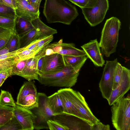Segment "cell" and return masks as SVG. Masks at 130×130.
Listing matches in <instances>:
<instances>
[{"mask_svg":"<svg viewBox=\"0 0 130 130\" xmlns=\"http://www.w3.org/2000/svg\"><path fill=\"white\" fill-rule=\"evenodd\" d=\"M68 98L84 119L92 125L100 122L93 114L84 97L80 92L71 88H65Z\"/></svg>","mask_w":130,"mask_h":130,"instance_id":"7","label":"cell"},{"mask_svg":"<svg viewBox=\"0 0 130 130\" xmlns=\"http://www.w3.org/2000/svg\"><path fill=\"white\" fill-rule=\"evenodd\" d=\"M43 13L49 23L70 25L78 15L76 7L66 0H45Z\"/></svg>","mask_w":130,"mask_h":130,"instance_id":"1","label":"cell"},{"mask_svg":"<svg viewBox=\"0 0 130 130\" xmlns=\"http://www.w3.org/2000/svg\"><path fill=\"white\" fill-rule=\"evenodd\" d=\"M57 92L62 103L63 113L74 115L85 120L69 99L65 88L60 89Z\"/></svg>","mask_w":130,"mask_h":130,"instance_id":"18","label":"cell"},{"mask_svg":"<svg viewBox=\"0 0 130 130\" xmlns=\"http://www.w3.org/2000/svg\"><path fill=\"white\" fill-rule=\"evenodd\" d=\"M118 62L117 58L112 61H106L99 86L102 95L108 100L113 90L114 75Z\"/></svg>","mask_w":130,"mask_h":130,"instance_id":"9","label":"cell"},{"mask_svg":"<svg viewBox=\"0 0 130 130\" xmlns=\"http://www.w3.org/2000/svg\"><path fill=\"white\" fill-rule=\"evenodd\" d=\"M15 10L17 16L30 22L39 17V8L30 4L27 0H17Z\"/></svg>","mask_w":130,"mask_h":130,"instance_id":"13","label":"cell"},{"mask_svg":"<svg viewBox=\"0 0 130 130\" xmlns=\"http://www.w3.org/2000/svg\"><path fill=\"white\" fill-rule=\"evenodd\" d=\"M28 2L33 6L39 8V6L37 3V0H27Z\"/></svg>","mask_w":130,"mask_h":130,"instance_id":"45","label":"cell"},{"mask_svg":"<svg viewBox=\"0 0 130 130\" xmlns=\"http://www.w3.org/2000/svg\"><path fill=\"white\" fill-rule=\"evenodd\" d=\"M0 4H4L0 0Z\"/></svg>","mask_w":130,"mask_h":130,"instance_id":"47","label":"cell"},{"mask_svg":"<svg viewBox=\"0 0 130 130\" xmlns=\"http://www.w3.org/2000/svg\"><path fill=\"white\" fill-rule=\"evenodd\" d=\"M123 73V66L118 62L115 71L113 90L115 89L120 84L122 79Z\"/></svg>","mask_w":130,"mask_h":130,"instance_id":"29","label":"cell"},{"mask_svg":"<svg viewBox=\"0 0 130 130\" xmlns=\"http://www.w3.org/2000/svg\"><path fill=\"white\" fill-rule=\"evenodd\" d=\"M63 57L66 65L72 67L77 72H79L88 58L86 56L63 55Z\"/></svg>","mask_w":130,"mask_h":130,"instance_id":"21","label":"cell"},{"mask_svg":"<svg viewBox=\"0 0 130 130\" xmlns=\"http://www.w3.org/2000/svg\"><path fill=\"white\" fill-rule=\"evenodd\" d=\"M38 106L29 109L33 115L34 129H49L47 121L54 120V113L48 103V96L44 93H38Z\"/></svg>","mask_w":130,"mask_h":130,"instance_id":"5","label":"cell"},{"mask_svg":"<svg viewBox=\"0 0 130 130\" xmlns=\"http://www.w3.org/2000/svg\"><path fill=\"white\" fill-rule=\"evenodd\" d=\"M13 112L14 116L21 126L22 130H33V114L29 110L16 104Z\"/></svg>","mask_w":130,"mask_h":130,"instance_id":"16","label":"cell"},{"mask_svg":"<svg viewBox=\"0 0 130 130\" xmlns=\"http://www.w3.org/2000/svg\"><path fill=\"white\" fill-rule=\"evenodd\" d=\"M31 22L37 32L38 39L53 35L57 33L56 30L51 28L44 24L41 20L39 17L33 20Z\"/></svg>","mask_w":130,"mask_h":130,"instance_id":"19","label":"cell"},{"mask_svg":"<svg viewBox=\"0 0 130 130\" xmlns=\"http://www.w3.org/2000/svg\"><path fill=\"white\" fill-rule=\"evenodd\" d=\"M38 58L34 56L28 59L24 69L20 76L28 81L34 80H38V74L37 69Z\"/></svg>","mask_w":130,"mask_h":130,"instance_id":"17","label":"cell"},{"mask_svg":"<svg viewBox=\"0 0 130 130\" xmlns=\"http://www.w3.org/2000/svg\"><path fill=\"white\" fill-rule=\"evenodd\" d=\"M19 60L16 55L12 57L0 61V70H12L13 64Z\"/></svg>","mask_w":130,"mask_h":130,"instance_id":"27","label":"cell"},{"mask_svg":"<svg viewBox=\"0 0 130 130\" xmlns=\"http://www.w3.org/2000/svg\"><path fill=\"white\" fill-rule=\"evenodd\" d=\"M4 4L10 7L15 9L16 8L17 0H0Z\"/></svg>","mask_w":130,"mask_h":130,"instance_id":"41","label":"cell"},{"mask_svg":"<svg viewBox=\"0 0 130 130\" xmlns=\"http://www.w3.org/2000/svg\"><path fill=\"white\" fill-rule=\"evenodd\" d=\"M79 74V72L66 66L63 69L55 73L38 75V81L45 86L71 88L77 82Z\"/></svg>","mask_w":130,"mask_h":130,"instance_id":"3","label":"cell"},{"mask_svg":"<svg viewBox=\"0 0 130 130\" xmlns=\"http://www.w3.org/2000/svg\"><path fill=\"white\" fill-rule=\"evenodd\" d=\"M38 38L37 32L34 28L27 34L19 37V49L26 46Z\"/></svg>","mask_w":130,"mask_h":130,"instance_id":"23","label":"cell"},{"mask_svg":"<svg viewBox=\"0 0 130 130\" xmlns=\"http://www.w3.org/2000/svg\"><path fill=\"white\" fill-rule=\"evenodd\" d=\"M9 52L8 49L5 47L0 50V55L6 54Z\"/></svg>","mask_w":130,"mask_h":130,"instance_id":"44","label":"cell"},{"mask_svg":"<svg viewBox=\"0 0 130 130\" xmlns=\"http://www.w3.org/2000/svg\"><path fill=\"white\" fill-rule=\"evenodd\" d=\"M27 59L19 60L13 64L12 69V75L21 76Z\"/></svg>","mask_w":130,"mask_h":130,"instance_id":"28","label":"cell"},{"mask_svg":"<svg viewBox=\"0 0 130 130\" xmlns=\"http://www.w3.org/2000/svg\"><path fill=\"white\" fill-rule=\"evenodd\" d=\"M18 51V50L9 53L1 55H0V61L12 57H13L16 55Z\"/></svg>","mask_w":130,"mask_h":130,"instance_id":"42","label":"cell"},{"mask_svg":"<svg viewBox=\"0 0 130 130\" xmlns=\"http://www.w3.org/2000/svg\"><path fill=\"white\" fill-rule=\"evenodd\" d=\"M15 20L0 16V27L8 29H14Z\"/></svg>","mask_w":130,"mask_h":130,"instance_id":"31","label":"cell"},{"mask_svg":"<svg viewBox=\"0 0 130 130\" xmlns=\"http://www.w3.org/2000/svg\"><path fill=\"white\" fill-rule=\"evenodd\" d=\"M47 123L50 130H69L67 127L54 120H49Z\"/></svg>","mask_w":130,"mask_h":130,"instance_id":"34","label":"cell"},{"mask_svg":"<svg viewBox=\"0 0 130 130\" xmlns=\"http://www.w3.org/2000/svg\"><path fill=\"white\" fill-rule=\"evenodd\" d=\"M48 103L54 115L63 113L62 103L57 92L48 96Z\"/></svg>","mask_w":130,"mask_h":130,"instance_id":"22","label":"cell"},{"mask_svg":"<svg viewBox=\"0 0 130 130\" xmlns=\"http://www.w3.org/2000/svg\"><path fill=\"white\" fill-rule=\"evenodd\" d=\"M66 66L63 55L56 53L45 55L44 67L42 74L55 73L63 69Z\"/></svg>","mask_w":130,"mask_h":130,"instance_id":"15","label":"cell"},{"mask_svg":"<svg viewBox=\"0 0 130 130\" xmlns=\"http://www.w3.org/2000/svg\"><path fill=\"white\" fill-rule=\"evenodd\" d=\"M40 40V39H38L36 40L26 46L20 49L21 50H26L34 51L36 53V54L38 52L37 44V42Z\"/></svg>","mask_w":130,"mask_h":130,"instance_id":"37","label":"cell"},{"mask_svg":"<svg viewBox=\"0 0 130 130\" xmlns=\"http://www.w3.org/2000/svg\"><path fill=\"white\" fill-rule=\"evenodd\" d=\"M34 28L31 22L16 16L15 19V31L19 37L27 34Z\"/></svg>","mask_w":130,"mask_h":130,"instance_id":"20","label":"cell"},{"mask_svg":"<svg viewBox=\"0 0 130 130\" xmlns=\"http://www.w3.org/2000/svg\"><path fill=\"white\" fill-rule=\"evenodd\" d=\"M86 54V56L94 65L102 67L105 62L100 49L99 43L97 39L91 40L81 46Z\"/></svg>","mask_w":130,"mask_h":130,"instance_id":"11","label":"cell"},{"mask_svg":"<svg viewBox=\"0 0 130 130\" xmlns=\"http://www.w3.org/2000/svg\"><path fill=\"white\" fill-rule=\"evenodd\" d=\"M45 53H44L34 56L38 58L37 63V69L38 75L41 74L43 72L44 66L45 56Z\"/></svg>","mask_w":130,"mask_h":130,"instance_id":"35","label":"cell"},{"mask_svg":"<svg viewBox=\"0 0 130 130\" xmlns=\"http://www.w3.org/2000/svg\"><path fill=\"white\" fill-rule=\"evenodd\" d=\"M14 29H8L0 27V38Z\"/></svg>","mask_w":130,"mask_h":130,"instance_id":"43","label":"cell"},{"mask_svg":"<svg viewBox=\"0 0 130 130\" xmlns=\"http://www.w3.org/2000/svg\"><path fill=\"white\" fill-rule=\"evenodd\" d=\"M36 54V53L34 51L26 50H21L19 49L16 55L19 60H24L34 57Z\"/></svg>","mask_w":130,"mask_h":130,"instance_id":"33","label":"cell"},{"mask_svg":"<svg viewBox=\"0 0 130 130\" xmlns=\"http://www.w3.org/2000/svg\"><path fill=\"white\" fill-rule=\"evenodd\" d=\"M111 120L117 130H130V95L118 99L112 105Z\"/></svg>","mask_w":130,"mask_h":130,"instance_id":"4","label":"cell"},{"mask_svg":"<svg viewBox=\"0 0 130 130\" xmlns=\"http://www.w3.org/2000/svg\"><path fill=\"white\" fill-rule=\"evenodd\" d=\"M13 115V112L0 114V127L6 123Z\"/></svg>","mask_w":130,"mask_h":130,"instance_id":"36","label":"cell"},{"mask_svg":"<svg viewBox=\"0 0 130 130\" xmlns=\"http://www.w3.org/2000/svg\"><path fill=\"white\" fill-rule=\"evenodd\" d=\"M81 9L86 7L91 0H68Z\"/></svg>","mask_w":130,"mask_h":130,"instance_id":"39","label":"cell"},{"mask_svg":"<svg viewBox=\"0 0 130 130\" xmlns=\"http://www.w3.org/2000/svg\"><path fill=\"white\" fill-rule=\"evenodd\" d=\"M47 47L51 49L54 53H58L63 55L86 56L84 51L76 48L74 43H63L62 42V39H61L58 42L49 44Z\"/></svg>","mask_w":130,"mask_h":130,"instance_id":"14","label":"cell"},{"mask_svg":"<svg viewBox=\"0 0 130 130\" xmlns=\"http://www.w3.org/2000/svg\"><path fill=\"white\" fill-rule=\"evenodd\" d=\"M0 130H22L21 126L13 115L6 123L0 127Z\"/></svg>","mask_w":130,"mask_h":130,"instance_id":"25","label":"cell"},{"mask_svg":"<svg viewBox=\"0 0 130 130\" xmlns=\"http://www.w3.org/2000/svg\"><path fill=\"white\" fill-rule=\"evenodd\" d=\"M41 1L42 0H37V4L39 6H40V5Z\"/></svg>","mask_w":130,"mask_h":130,"instance_id":"46","label":"cell"},{"mask_svg":"<svg viewBox=\"0 0 130 130\" xmlns=\"http://www.w3.org/2000/svg\"><path fill=\"white\" fill-rule=\"evenodd\" d=\"M109 7L108 0H91L86 7L81 9L85 19L92 27L102 22Z\"/></svg>","mask_w":130,"mask_h":130,"instance_id":"6","label":"cell"},{"mask_svg":"<svg viewBox=\"0 0 130 130\" xmlns=\"http://www.w3.org/2000/svg\"><path fill=\"white\" fill-rule=\"evenodd\" d=\"M130 88V70L123 66V73L121 82L112 91L107 100L109 104L111 105L118 99L124 96Z\"/></svg>","mask_w":130,"mask_h":130,"instance_id":"12","label":"cell"},{"mask_svg":"<svg viewBox=\"0 0 130 130\" xmlns=\"http://www.w3.org/2000/svg\"><path fill=\"white\" fill-rule=\"evenodd\" d=\"M14 107L9 106H4L0 104V114L13 112Z\"/></svg>","mask_w":130,"mask_h":130,"instance_id":"40","label":"cell"},{"mask_svg":"<svg viewBox=\"0 0 130 130\" xmlns=\"http://www.w3.org/2000/svg\"><path fill=\"white\" fill-rule=\"evenodd\" d=\"M110 126L109 125H105L101 122L93 125L91 130H110Z\"/></svg>","mask_w":130,"mask_h":130,"instance_id":"38","label":"cell"},{"mask_svg":"<svg viewBox=\"0 0 130 130\" xmlns=\"http://www.w3.org/2000/svg\"><path fill=\"white\" fill-rule=\"evenodd\" d=\"M19 37L15 31L5 46L8 49L10 52L19 49Z\"/></svg>","mask_w":130,"mask_h":130,"instance_id":"30","label":"cell"},{"mask_svg":"<svg viewBox=\"0 0 130 130\" xmlns=\"http://www.w3.org/2000/svg\"><path fill=\"white\" fill-rule=\"evenodd\" d=\"M0 16L13 20L17 16L15 9L3 4H0Z\"/></svg>","mask_w":130,"mask_h":130,"instance_id":"26","label":"cell"},{"mask_svg":"<svg viewBox=\"0 0 130 130\" xmlns=\"http://www.w3.org/2000/svg\"><path fill=\"white\" fill-rule=\"evenodd\" d=\"M38 95L34 82L31 81L25 82L20 89L15 103L29 110L37 107Z\"/></svg>","mask_w":130,"mask_h":130,"instance_id":"8","label":"cell"},{"mask_svg":"<svg viewBox=\"0 0 130 130\" xmlns=\"http://www.w3.org/2000/svg\"><path fill=\"white\" fill-rule=\"evenodd\" d=\"M121 24L119 20L113 17L107 20L105 23L99 43L102 53L106 57L116 51Z\"/></svg>","mask_w":130,"mask_h":130,"instance_id":"2","label":"cell"},{"mask_svg":"<svg viewBox=\"0 0 130 130\" xmlns=\"http://www.w3.org/2000/svg\"><path fill=\"white\" fill-rule=\"evenodd\" d=\"M53 35L47 36L40 39L37 42V48L38 50V52L45 49L47 45L53 40Z\"/></svg>","mask_w":130,"mask_h":130,"instance_id":"32","label":"cell"},{"mask_svg":"<svg viewBox=\"0 0 130 130\" xmlns=\"http://www.w3.org/2000/svg\"><path fill=\"white\" fill-rule=\"evenodd\" d=\"M54 116V120L67 126L69 130H91L93 125L88 121L72 115L62 113Z\"/></svg>","mask_w":130,"mask_h":130,"instance_id":"10","label":"cell"},{"mask_svg":"<svg viewBox=\"0 0 130 130\" xmlns=\"http://www.w3.org/2000/svg\"><path fill=\"white\" fill-rule=\"evenodd\" d=\"M0 104L4 106L14 107L16 104L11 94L8 91L1 90L0 94Z\"/></svg>","mask_w":130,"mask_h":130,"instance_id":"24","label":"cell"}]
</instances>
